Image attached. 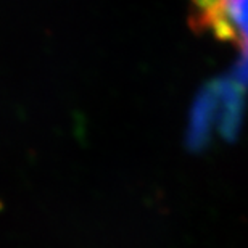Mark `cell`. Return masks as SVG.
Masks as SVG:
<instances>
[{"mask_svg": "<svg viewBox=\"0 0 248 248\" xmlns=\"http://www.w3.org/2000/svg\"><path fill=\"white\" fill-rule=\"evenodd\" d=\"M193 28L208 29L222 42H234L247 52V0H213L198 10Z\"/></svg>", "mask_w": 248, "mask_h": 248, "instance_id": "cell-1", "label": "cell"}, {"mask_svg": "<svg viewBox=\"0 0 248 248\" xmlns=\"http://www.w3.org/2000/svg\"><path fill=\"white\" fill-rule=\"evenodd\" d=\"M193 3L197 5L198 10H203V8H206L210 3H213V0H193Z\"/></svg>", "mask_w": 248, "mask_h": 248, "instance_id": "cell-2", "label": "cell"}]
</instances>
